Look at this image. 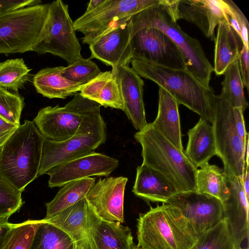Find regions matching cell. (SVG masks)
<instances>
[{
    "instance_id": "7a4b0ae2",
    "label": "cell",
    "mask_w": 249,
    "mask_h": 249,
    "mask_svg": "<svg viewBox=\"0 0 249 249\" xmlns=\"http://www.w3.org/2000/svg\"><path fill=\"white\" fill-rule=\"evenodd\" d=\"M132 68L138 74L157 84L170 94L179 105H183L206 120L213 121L215 95L187 70L170 69L134 59Z\"/></svg>"
},
{
    "instance_id": "836d02e7",
    "label": "cell",
    "mask_w": 249,
    "mask_h": 249,
    "mask_svg": "<svg viewBox=\"0 0 249 249\" xmlns=\"http://www.w3.org/2000/svg\"><path fill=\"white\" fill-rule=\"evenodd\" d=\"M101 72L97 65L91 59L82 57L64 67L61 74L71 82L85 85Z\"/></svg>"
},
{
    "instance_id": "c3c4849f",
    "label": "cell",
    "mask_w": 249,
    "mask_h": 249,
    "mask_svg": "<svg viewBox=\"0 0 249 249\" xmlns=\"http://www.w3.org/2000/svg\"><path fill=\"white\" fill-rule=\"evenodd\" d=\"M75 249H90L88 240L75 244Z\"/></svg>"
},
{
    "instance_id": "d6a6232c",
    "label": "cell",
    "mask_w": 249,
    "mask_h": 249,
    "mask_svg": "<svg viewBox=\"0 0 249 249\" xmlns=\"http://www.w3.org/2000/svg\"><path fill=\"white\" fill-rule=\"evenodd\" d=\"M42 220H28L13 224L7 232L1 249H29L36 231Z\"/></svg>"
},
{
    "instance_id": "7dc6e473",
    "label": "cell",
    "mask_w": 249,
    "mask_h": 249,
    "mask_svg": "<svg viewBox=\"0 0 249 249\" xmlns=\"http://www.w3.org/2000/svg\"><path fill=\"white\" fill-rule=\"evenodd\" d=\"M245 164L249 165V133H248L245 143V148L244 153Z\"/></svg>"
},
{
    "instance_id": "e575fe53",
    "label": "cell",
    "mask_w": 249,
    "mask_h": 249,
    "mask_svg": "<svg viewBox=\"0 0 249 249\" xmlns=\"http://www.w3.org/2000/svg\"><path fill=\"white\" fill-rule=\"evenodd\" d=\"M24 105L21 96L0 86V116L18 126Z\"/></svg>"
},
{
    "instance_id": "5b68a950",
    "label": "cell",
    "mask_w": 249,
    "mask_h": 249,
    "mask_svg": "<svg viewBox=\"0 0 249 249\" xmlns=\"http://www.w3.org/2000/svg\"><path fill=\"white\" fill-rule=\"evenodd\" d=\"M168 0L150 7L131 17L130 23L132 35L145 27L158 29L177 45L182 53L187 70L208 88L213 67L209 61L197 39L186 34L177 23L167 5Z\"/></svg>"
},
{
    "instance_id": "ee69618b",
    "label": "cell",
    "mask_w": 249,
    "mask_h": 249,
    "mask_svg": "<svg viewBox=\"0 0 249 249\" xmlns=\"http://www.w3.org/2000/svg\"><path fill=\"white\" fill-rule=\"evenodd\" d=\"M9 217H0V249H1L5 237L13 224L8 222Z\"/></svg>"
},
{
    "instance_id": "484cf974",
    "label": "cell",
    "mask_w": 249,
    "mask_h": 249,
    "mask_svg": "<svg viewBox=\"0 0 249 249\" xmlns=\"http://www.w3.org/2000/svg\"><path fill=\"white\" fill-rule=\"evenodd\" d=\"M215 37L214 67L217 75H223L228 67L238 59L241 40L226 21L219 22Z\"/></svg>"
},
{
    "instance_id": "ab89813d",
    "label": "cell",
    "mask_w": 249,
    "mask_h": 249,
    "mask_svg": "<svg viewBox=\"0 0 249 249\" xmlns=\"http://www.w3.org/2000/svg\"><path fill=\"white\" fill-rule=\"evenodd\" d=\"M249 49L242 45L238 58L240 72L244 87L249 88Z\"/></svg>"
},
{
    "instance_id": "5bb4252c",
    "label": "cell",
    "mask_w": 249,
    "mask_h": 249,
    "mask_svg": "<svg viewBox=\"0 0 249 249\" xmlns=\"http://www.w3.org/2000/svg\"><path fill=\"white\" fill-rule=\"evenodd\" d=\"M167 5L175 19L196 24L208 38L214 41V30L219 22L228 23L229 6L226 0H168Z\"/></svg>"
},
{
    "instance_id": "681fc988",
    "label": "cell",
    "mask_w": 249,
    "mask_h": 249,
    "mask_svg": "<svg viewBox=\"0 0 249 249\" xmlns=\"http://www.w3.org/2000/svg\"><path fill=\"white\" fill-rule=\"evenodd\" d=\"M130 249H141L139 247L136 245L134 243L132 245Z\"/></svg>"
},
{
    "instance_id": "8fae6325",
    "label": "cell",
    "mask_w": 249,
    "mask_h": 249,
    "mask_svg": "<svg viewBox=\"0 0 249 249\" xmlns=\"http://www.w3.org/2000/svg\"><path fill=\"white\" fill-rule=\"evenodd\" d=\"M164 0H105L97 8L84 13L73 22L75 31L82 33L83 44L90 45L111 28Z\"/></svg>"
},
{
    "instance_id": "44dd1931",
    "label": "cell",
    "mask_w": 249,
    "mask_h": 249,
    "mask_svg": "<svg viewBox=\"0 0 249 249\" xmlns=\"http://www.w3.org/2000/svg\"><path fill=\"white\" fill-rule=\"evenodd\" d=\"M132 192L141 198L166 203L178 193L173 185L161 174L142 164L137 167Z\"/></svg>"
},
{
    "instance_id": "60d3db41",
    "label": "cell",
    "mask_w": 249,
    "mask_h": 249,
    "mask_svg": "<svg viewBox=\"0 0 249 249\" xmlns=\"http://www.w3.org/2000/svg\"><path fill=\"white\" fill-rule=\"evenodd\" d=\"M38 0H0V13L18 10L40 4Z\"/></svg>"
},
{
    "instance_id": "ac0fdd59",
    "label": "cell",
    "mask_w": 249,
    "mask_h": 249,
    "mask_svg": "<svg viewBox=\"0 0 249 249\" xmlns=\"http://www.w3.org/2000/svg\"><path fill=\"white\" fill-rule=\"evenodd\" d=\"M111 72L118 84L123 98L124 112L138 131L147 124L143 98L144 82L128 66H119Z\"/></svg>"
},
{
    "instance_id": "8992f818",
    "label": "cell",
    "mask_w": 249,
    "mask_h": 249,
    "mask_svg": "<svg viewBox=\"0 0 249 249\" xmlns=\"http://www.w3.org/2000/svg\"><path fill=\"white\" fill-rule=\"evenodd\" d=\"M49 3L0 13V54L32 51L48 16Z\"/></svg>"
},
{
    "instance_id": "cb8c5ba5",
    "label": "cell",
    "mask_w": 249,
    "mask_h": 249,
    "mask_svg": "<svg viewBox=\"0 0 249 249\" xmlns=\"http://www.w3.org/2000/svg\"><path fill=\"white\" fill-rule=\"evenodd\" d=\"M64 68L62 66L47 67L39 71L33 79L36 91L49 99H65L80 91L85 85L63 77L61 72Z\"/></svg>"
},
{
    "instance_id": "ba28073f",
    "label": "cell",
    "mask_w": 249,
    "mask_h": 249,
    "mask_svg": "<svg viewBox=\"0 0 249 249\" xmlns=\"http://www.w3.org/2000/svg\"><path fill=\"white\" fill-rule=\"evenodd\" d=\"M107 138L106 123L101 113L84 122L70 138L61 142L44 140L38 176L53 167L95 152Z\"/></svg>"
},
{
    "instance_id": "d4e9b609",
    "label": "cell",
    "mask_w": 249,
    "mask_h": 249,
    "mask_svg": "<svg viewBox=\"0 0 249 249\" xmlns=\"http://www.w3.org/2000/svg\"><path fill=\"white\" fill-rule=\"evenodd\" d=\"M87 200L85 198L43 220L65 232L75 244L88 240Z\"/></svg>"
},
{
    "instance_id": "4dcf8cb0",
    "label": "cell",
    "mask_w": 249,
    "mask_h": 249,
    "mask_svg": "<svg viewBox=\"0 0 249 249\" xmlns=\"http://www.w3.org/2000/svg\"><path fill=\"white\" fill-rule=\"evenodd\" d=\"M31 70L21 58L0 62V86L17 92L28 81Z\"/></svg>"
},
{
    "instance_id": "bcb514c9",
    "label": "cell",
    "mask_w": 249,
    "mask_h": 249,
    "mask_svg": "<svg viewBox=\"0 0 249 249\" xmlns=\"http://www.w3.org/2000/svg\"><path fill=\"white\" fill-rule=\"evenodd\" d=\"M105 0H91L88 4L85 13H89L99 6Z\"/></svg>"
},
{
    "instance_id": "52a82bcc",
    "label": "cell",
    "mask_w": 249,
    "mask_h": 249,
    "mask_svg": "<svg viewBox=\"0 0 249 249\" xmlns=\"http://www.w3.org/2000/svg\"><path fill=\"white\" fill-rule=\"evenodd\" d=\"M101 107L77 93L64 107L40 109L33 122L45 139L61 142L72 137L84 122L100 113Z\"/></svg>"
},
{
    "instance_id": "6da1fadb",
    "label": "cell",
    "mask_w": 249,
    "mask_h": 249,
    "mask_svg": "<svg viewBox=\"0 0 249 249\" xmlns=\"http://www.w3.org/2000/svg\"><path fill=\"white\" fill-rule=\"evenodd\" d=\"M45 138L25 120L0 146V176L21 193L38 176Z\"/></svg>"
},
{
    "instance_id": "4316f807",
    "label": "cell",
    "mask_w": 249,
    "mask_h": 249,
    "mask_svg": "<svg viewBox=\"0 0 249 249\" xmlns=\"http://www.w3.org/2000/svg\"><path fill=\"white\" fill-rule=\"evenodd\" d=\"M96 182L95 178H87L69 182L63 186L54 197L45 204L49 218L86 197Z\"/></svg>"
},
{
    "instance_id": "9a60e30c",
    "label": "cell",
    "mask_w": 249,
    "mask_h": 249,
    "mask_svg": "<svg viewBox=\"0 0 249 249\" xmlns=\"http://www.w3.org/2000/svg\"><path fill=\"white\" fill-rule=\"evenodd\" d=\"M119 160L93 152L59 164L47 171L49 187H62L75 180L92 176L108 177L118 166Z\"/></svg>"
},
{
    "instance_id": "f546056e",
    "label": "cell",
    "mask_w": 249,
    "mask_h": 249,
    "mask_svg": "<svg viewBox=\"0 0 249 249\" xmlns=\"http://www.w3.org/2000/svg\"><path fill=\"white\" fill-rule=\"evenodd\" d=\"M223 75L224 78L221 83L222 88L220 95L233 107L239 108L244 112L249 105L244 95L238 59L228 67Z\"/></svg>"
},
{
    "instance_id": "74e56055",
    "label": "cell",
    "mask_w": 249,
    "mask_h": 249,
    "mask_svg": "<svg viewBox=\"0 0 249 249\" xmlns=\"http://www.w3.org/2000/svg\"><path fill=\"white\" fill-rule=\"evenodd\" d=\"M98 103L105 107H110L123 111L124 105L121 93L113 74L102 89Z\"/></svg>"
},
{
    "instance_id": "e0dca14e",
    "label": "cell",
    "mask_w": 249,
    "mask_h": 249,
    "mask_svg": "<svg viewBox=\"0 0 249 249\" xmlns=\"http://www.w3.org/2000/svg\"><path fill=\"white\" fill-rule=\"evenodd\" d=\"M128 178L107 177L95 182L86 196L89 204L102 219L124 222V203Z\"/></svg>"
},
{
    "instance_id": "f1b7e54d",
    "label": "cell",
    "mask_w": 249,
    "mask_h": 249,
    "mask_svg": "<svg viewBox=\"0 0 249 249\" xmlns=\"http://www.w3.org/2000/svg\"><path fill=\"white\" fill-rule=\"evenodd\" d=\"M29 249H75V243L61 229L42 219Z\"/></svg>"
},
{
    "instance_id": "f907efd6",
    "label": "cell",
    "mask_w": 249,
    "mask_h": 249,
    "mask_svg": "<svg viewBox=\"0 0 249 249\" xmlns=\"http://www.w3.org/2000/svg\"><path fill=\"white\" fill-rule=\"evenodd\" d=\"M239 249H249V248H248V247H247V248H244L241 247Z\"/></svg>"
},
{
    "instance_id": "7402d4cb",
    "label": "cell",
    "mask_w": 249,
    "mask_h": 249,
    "mask_svg": "<svg viewBox=\"0 0 249 249\" xmlns=\"http://www.w3.org/2000/svg\"><path fill=\"white\" fill-rule=\"evenodd\" d=\"M179 104L167 91L159 87L157 116L152 125L178 149L184 152L182 144Z\"/></svg>"
},
{
    "instance_id": "3957f363",
    "label": "cell",
    "mask_w": 249,
    "mask_h": 249,
    "mask_svg": "<svg viewBox=\"0 0 249 249\" xmlns=\"http://www.w3.org/2000/svg\"><path fill=\"white\" fill-rule=\"evenodd\" d=\"M134 138L142 146V164L161 174L178 193L196 190L198 169L151 123L137 132Z\"/></svg>"
},
{
    "instance_id": "8d00e7d4",
    "label": "cell",
    "mask_w": 249,
    "mask_h": 249,
    "mask_svg": "<svg viewBox=\"0 0 249 249\" xmlns=\"http://www.w3.org/2000/svg\"><path fill=\"white\" fill-rule=\"evenodd\" d=\"M229 9L227 17L228 24L234 30L241 40L242 44L249 49V22L245 16L231 0H226Z\"/></svg>"
},
{
    "instance_id": "7bdbcfd3",
    "label": "cell",
    "mask_w": 249,
    "mask_h": 249,
    "mask_svg": "<svg viewBox=\"0 0 249 249\" xmlns=\"http://www.w3.org/2000/svg\"><path fill=\"white\" fill-rule=\"evenodd\" d=\"M18 126L9 122L0 116V146Z\"/></svg>"
},
{
    "instance_id": "30bf717a",
    "label": "cell",
    "mask_w": 249,
    "mask_h": 249,
    "mask_svg": "<svg viewBox=\"0 0 249 249\" xmlns=\"http://www.w3.org/2000/svg\"><path fill=\"white\" fill-rule=\"evenodd\" d=\"M212 125L216 156L224 164L223 174L242 178L246 142L239 137L235 128L233 107L220 94L215 97Z\"/></svg>"
},
{
    "instance_id": "9c48e42d",
    "label": "cell",
    "mask_w": 249,
    "mask_h": 249,
    "mask_svg": "<svg viewBox=\"0 0 249 249\" xmlns=\"http://www.w3.org/2000/svg\"><path fill=\"white\" fill-rule=\"evenodd\" d=\"M68 5L61 0L49 3L43 29L32 51L39 54L50 53L65 60L68 65L82 58Z\"/></svg>"
},
{
    "instance_id": "2e32d148",
    "label": "cell",
    "mask_w": 249,
    "mask_h": 249,
    "mask_svg": "<svg viewBox=\"0 0 249 249\" xmlns=\"http://www.w3.org/2000/svg\"><path fill=\"white\" fill-rule=\"evenodd\" d=\"M130 19L111 28L89 45V58H96L112 69L122 65L129 66L132 61Z\"/></svg>"
},
{
    "instance_id": "ffe728a7",
    "label": "cell",
    "mask_w": 249,
    "mask_h": 249,
    "mask_svg": "<svg viewBox=\"0 0 249 249\" xmlns=\"http://www.w3.org/2000/svg\"><path fill=\"white\" fill-rule=\"evenodd\" d=\"M229 189L227 199L223 203L224 217L233 235L236 249L249 237V202L244 191L242 178L225 176Z\"/></svg>"
},
{
    "instance_id": "7c38bea8",
    "label": "cell",
    "mask_w": 249,
    "mask_h": 249,
    "mask_svg": "<svg viewBox=\"0 0 249 249\" xmlns=\"http://www.w3.org/2000/svg\"><path fill=\"white\" fill-rule=\"evenodd\" d=\"M130 47L132 60H142L172 69L187 70L180 49L158 29L145 27L136 31L131 37Z\"/></svg>"
},
{
    "instance_id": "1f68e13d",
    "label": "cell",
    "mask_w": 249,
    "mask_h": 249,
    "mask_svg": "<svg viewBox=\"0 0 249 249\" xmlns=\"http://www.w3.org/2000/svg\"><path fill=\"white\" fill-rule=\"evenodd\" d=\"M195 249H236L227 219L224 217L198 237Z\"/></svg>"
},
{
    "instance_id": "b9f144b4",
    "label": "cell",
    "mask_w": 249,
    "mask_h": 249,
    "mask_svg": "<svg viewBox=\"0 0 249 249\" xmlns=\"http://www.w3.org/2000/svg\"><path fill=\"white\" fill-rule=\"evenodd\" d=\"M243 110L237 107H233V116L234 124L236 131L239 137L246 142L248 132L246 131Z\"/></svg>"
},
{
    "instance_id": "277c9868",
    "label": "cell",
    "mask_w": 249,
    "mask_h": 249,
    "mask_svg": "<svg viewBox=\"0 0 249 249\" xmlns=\"http://www.w3.org/2000/svg\"><path fill=\"white\" fill-rule=\"evenodd\" d=\"M137 220L141 249H195L198 238L179 210L167 203L151 207Z\"/></svg>"
},
{
    "instance_id": "603a6c76",
    "label": "cell",
    "mask_w": 249,
    "mask_h": 249,
    "mask_svg": "<svg viewBox=\"0 0 249 249\" xmlns=\"http://www.w3.org/2000/svg\"><path fill=\"white\" fill-rule=\"evenodd\" d=\"M187 134L188 141L184 154L198 169L216 155L213 129L210 123L200 117Z\"/></svg>"
},
{
    "instance_id": "f35d334b",
    "label": "cell",
    "mask_w": 249,
    "mask_h": 249,
    "mask_svg": "<svg viewBox=\"0 0 249 249\" xmlns=\"http://www.w3.org/2000/svg\"><path fill=\"white\" fill-rule=\"evenodd\" d=\"M112 75L111 71L101 72L83 87L79 92L80 94L86 99L98 103L102 89Z\"/></svg>"
},
{
    "instance_id": "83f0119b",
    "label": "cell",
    "mask_w": 249,
    "mask_h": 249,
    "mask_svg": "<svg viewBox=\"0 0 249 249\" xmlns=\"http://www.w3.org/2000/svg\"><path fill=\"white\" fill-rule=\"evenodd\" d=\"M196 191L219 199L223 203L228 198L229 189L221 169L209 162L197 169Z\"/></svg>"
},
{
    "instance_id": "d590c367",
    "label": "cell",
    "mask_w": 249,
    "mask_h": 249,
    "mask_svg": "<svg viewBox=\"0 0 249 249\" xmlns=\"http://www.w3.org/2000/svg\"><path fill=\"white\" fill-rule=\"evenodd\" d=\"M22 205L21 192L0 176V217L9 218Z\"/></svg>"
},
{
    "instance_id": "4fadbf2b",
    "label": "cell",
    "mask_w": 249,
    "mask_h": 249,
    "mask_svg": "<svg viewBox=\"0 0 249 249\" xmlns=\"http://www.w3.org/2000/svg\"><path fill=\"white\" fill-rule=\"evenodd\" d=\"M166 203L179 210L197 238L224 218L219 199L196 190L177 193Z\"/></svg>"
},
{
    "instance_id": "d6986e66",
    "label": "cell",
    "mask_w": 249,
    "mask_h": 249,
    "mask_svg": "<svg viewBox=\"0 0 249 249\" xmlns=\"http://www.w3.org/2000/svg\"><path fill=\"white\" fill-rule=\"evenodd\" d=\"M87 230L90 249H130L134 243L128 227L118 221L102 219L89 203Z\"/></svg>"
},
{
    "instance_id": "f6af8a7d",
    "label": "cell",
    "mask_w": 249,
    "mask_h": 249,
    "mask_svg": "<svg viewBox=\"0 0 249 249\" xmlns=\"http://www.w3.org/2000/svg\"><path fill=\"white\" fill-rule=\"evenodd\" d=\"M242 183L244 191L247 199L249 201V167L245 164V168L242 176Z\"/></svg>"
}]
</instances>
